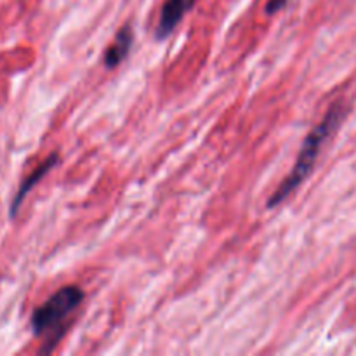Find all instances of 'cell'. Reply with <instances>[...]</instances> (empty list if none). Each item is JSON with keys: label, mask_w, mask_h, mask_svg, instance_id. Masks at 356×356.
I'll return each mask as SVG.
<instances>
[{"label": "cell", "mask_w": 356, "mask_h": 356, "mask_svg": "<svg viewBox=\"0 0 356 356\" xmlns=\"http://www.w3.org/2000/svg\"><path fill=\"white\" fill-rule=\"evenodd\" d=\"M343 106L341 103H336L330 106V110L327 111V115L323 117V120L306 136L305 143L301 146V152H299L298 160L294 163V169L289 172V176L285 177L284 183L278 186V190H275L273 197L268 200V207H277L280 205L285 198L291 197L299 186L306 181V177L309 176V172L313 170L316 162V156H318L320 149H322L323 143L329 139V136L332 134L337 129V125L341 124V118H343Z\"/></svg>", "instance_id": "1"}, {"label": "cell", "mask_w": 356, "mask_h": 356, "mask_svg": "<svg viewBox=\"0 0 356 356\" xmlns=\"http://www.w3.org/2000/svg\"><path fill=\"white\" fill-rule=\"evenodd\" d=\"M83 301V291L76 285H68L56 292L31 315V329L37 334L52 332L66 316L72 315Z\"/></svg>", "instance_id": "2"}, {"label": "cell", "mask_w": 356, "mask_h": 356, "mask_svg": "<svg viewBox=\"0 0 356 356\" xmlns=\"http://www.w3.org/2000/svg\"><path fill=\"white\" fill-rule=\"evenodd\" d=\"M195 0H167L160 13L159 26H156V38H165L167 35L172 33L174 28L179 24L184 14L193 7Z\"/></svg>", "instance_id": "3"}, {"label": "cell", "mask_w": 356, "mask_h": 356, "mask_svg": "<svg viewBox=\"0 0 356 356\" xmlns=\"http://www.w3.org/2000/svg\"><path fill=\"white\" fill-rule=\"evenodd\" d=\"M58 160H59L58 153H52V155H49L44 162L38 163V167L30 174V176L24 177V181L21 183L19 190H17L16 197H14L13 204H10V216H16L17 209L21 207V204H23V200L26 198V195L30 193V191L35 188V184H38V181H42V177H44L45 174H47L49 170H51L52 167L58 163Z\"/></svg>", "instance_id": "4"}, {"label": "cell", "mask_w": 356, "mask_h": 356, "mask_svg": "<svg viewBox=\"0 0 356 356\" xmlns=\"http://www.w3.org/2000/svg\"><path fill=\"white\" fill-rule=\"evenodd\" d=\"M132 40H134V35H132L131 24H125L124 28L118 30L113 44L104 52V65H106V68H117L120 65L122 59H125V56L129 54Z\"/></svg>", "instance_id": "5"}, {"label": "cell", "mask_w": 356, "mask_h": 356, "mask_svg": "<svg viewBox=\"0 0 356 356\" xmlns=\"http://www.w3.org/2000/svg\"><path fill=\"white\" fill-rule=\"evenodd\" d=\"M289 0H268L266 3V13L268 14H275L278 13V10H282L285 7V3H287Z\"/></svg>", "instance_id": "6"}]
</instances>
